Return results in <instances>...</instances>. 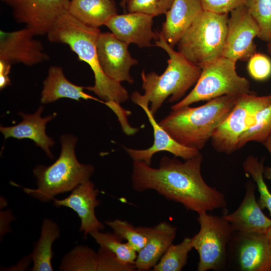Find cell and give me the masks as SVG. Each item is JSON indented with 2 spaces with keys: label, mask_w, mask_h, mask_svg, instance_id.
<instances>
[{
  "label": "cell",
  "mask_w": 271,
  "mask_h": 271,
  "mask_svg": "<svg viewBox=\"0 0 271 271\" xmlns=\"http://www.w3.org/2000/svg\"><path fill=\"white\" fill-rule=\"evenodd\" d=\"M245 6L259 27L258 38L271 41V0H248Z\"/></svg>",
  "instance_id": "30"
},
{
  "label": "cell",
  "mask_w": 271,
  "mask_h": 271,
  "mask_svg": "<svg viewBox=\"0 0 271 271\" xmlns=\"http://www.w3.org/2000/svg\"><path fill=\"white\" fill-rule=\"evenodd\" d=\"M228 14L205 11L177 44L178 51L201 69L223 56Z\"/></svg>",
  "instance_id": "6"
},
{
  "label": "cell",
  "mask_w": 271,
  "mask_h": 271,
  "mask_svg": "<svg viewBox=\"0 0 271 271\" xmlns=\"http://www.w3.org/2000/svg\"><path fill=\"white\" fill-rule=\"evenodd\" d=\"M270 134L271 104L258 112L254 123L240 136L237 150L250 142L263 144Z\"/></svg>",
  "instance_id": "29"
},
{
  "label": "cell",
  "mask_w": 271,
  "mask_h": 271,
  "mask_svg": "<svg viewBox=\"0 0 271 271\" xmlns=\"http://www.w3.org/2000/svg\"><path fill=\"white\" fill-rule=\"evenodd\" d=\"M29 29L8 32L0 31V60L33 66L49 59L41 41Z\"/></svg>",
  "instance_id": "12"
},
{
  "label": "cell",
  "mask_w": 271,
  "mask_h": 271,
  "mask_svg": "<svg viewBox=\"0 0 271 271\" xmlns=\"http://www.w3.org/2000/svg\"><path fill=\"white\" fill-rule=\"evenodd\" d=\"M100 247L105 248L113 253L122 263L134 264L137 252L117 234L108 232L96 231L90 233Z\"/></svg>",
  "instance_id": "27"
},
{
  "label": "cell",
  "mask_w": 271,
  "mask_h": 271,
  "mask_svg": "<svg viewBox=\"0 0 271 271\" xmlns=\"http://www.w3.org/2000/svg\"><path fill=\"white\" fill-rule=\"evenodd\" d=\"M60 236V228L54 221L48 218L42 222L40 237L29 255L33 261L32 271H52V245Z\"/></svg>",
  "instance_id": "24"
},
{
  "label": "cell",
  "mask_w": 271,
  "mask_h": 271,
  "mask_svg": "<svg viewBox=\"0 0 271 271\" xmlns=\"http://www.w3.org/2000/svg\"><path fill=\"white\" fill-rule=\"evenodd\" d=\"M247 69L254 80H266L271 76V59L267 55L256 52L248 59Z\"/></svg>",
  "instance_id": "33"
},
{
  "label": "cell",
  "mask_w": 271,
  "mask_h": 271,
  "mask_svg": "<svg viewBox=\"0 0 271 271\" xmlns=\"http://www.w3.org/2000/svg\"><path fill=\"white\" fill-rule=\"evenodd\" d=\"M230 14L222 56L236 62L248 61L256 52L254 39L259 36V27L245 5Z\"/></svg>",
  "instance_id": "11"
},
{
  "label": "cell",
  "mask_w": 271,
  "mask_h": 271,
  "mask_svg": "<svg viewBox=\"0 0 271 271\" xmlns=\"http://www.w3.org/2000/svg\"><path fill=\"white\" fill-rule=\"evenodd\" d=\"M131 99L146 113L153 127L154 138L153 145L149 148L143 150L124 148L133 161H143L151 165L153 157L159 152H167L184 160L191 158L200 153V151L183 146L175 141L159 122H157L155 115L150 109L149 103L142 99L139 96L137 91H134L132 93Z\"/></svg>",
  "instance_id": "14"
},
{
  "label": "cell",
  "mask_w": 271,
  "mask_h": 271,
  "mask_svg": "<svg viewBox=\"0 0 271 271\" xmlns=\"http://www.w3.org/2000/svg\"><path fill=\"white\" fill-rule=\"evenodd\" d=\"M12 64L0 60V89L2 90L10 85L9 76Z\"/></svg>",
  "instance_id": "36"
},
{
  "label": "cell",
  "mask_w": 271,
  "mask_h": 271,
  "mask_svg": "<svg viewBox=\"0 0 271 271\" xmlns=\"http://www.w3.org/2000/svg\"><path fill=\"white\" fill-rule=\"evenodd\" d=\"M98 271H132L137 270L134 264L121 262L108 249L100 247L97 252Z\"/></svg>",
  "instance_id": "34"
},
{
  "label": "cell",
  "mask_w": 271,
  "mask_h": 271,
  "mask_svg": "<svg viewBox=\"0 0 271 271\" xmlns=\"http://www.w3.org/2000/svg\"><path fill=\"white\" fill-rule=\"evenodd\" d=\"M200 229L192 238V243L199 254L198 271L218 270L224 268L228 246L234 231L223 217L208 214H198Z\"/></svg>",
  "instance_id": "8"
},
{
  "label": "cell",
  "mask_w": 271,
  "mask_h": 271,
  "mask_svg": "<svg viewBox=\"0 0 271 271\" xmlns=\"http://www.w3.org/2000/svg\"><path fill=\"white\" fill-rule=\"evenodd\" d=\"M239 95H224L172 111L159 123L180 145L200 151L227 117Z\"/></svg>",
  "instance_id": "3"
},
{
  "label": "cell",
  "mask_w": 271,
  "mask_h": 271,
  "mask_svg": "<svg viewBox=\"0 0 271 271\" xmlns=\"http://www.w3.org/2000/svg\"><path fill=\"white\" fill-rule=\"evenodd\" d=\"M193 248L192 238L185 237L180 243L172 244L158 262L154 271H180L187 263L189 252Z\"/></svg>",
  "instance_id": "26"
},
{
  "label": "cell",
  "mask_w": 271,
  "mask_h": 271,
  "mask_svg": "<svg viewBox=\"0 0 271 271\" xmlns=\"http://www.w3.org/2000/svg\"><path fill=\"white\" fill-rule=\"evenodd\" d=\"M263 159L259 160L257 157L249 155L244 160L242 166L245 173L252 178L259 194L258 203L261 209H267L271 216V193L264 180Z\"/></svg>",
  "instance_id": "28"
},
{
  "label": "cell",
  "mask_w": 271,
  "mask_h": 271,
  "mask_svg": "<svg viewBox=\"0 0 271 271\" xmlns=\"http://www.w3.org/2000/svg\"><path fill=\"white\" fill-rule=\"evenodd\" d=\"M202 160L200 152L184 162L164 156L158 168L133 161L132 187L138 192L154 190L198 214L225 209L227 202L224 194L207 184L202 177Z\"/></svg>",
  "instance_id": "1"
},
{
  "label": "cell",
  "mask_w": 271,
  "mask_h": 271,
  "mask_svg": "<svg viewBox=\"0 0 271 271\" xmlns=\"http://www.w3.org/2000/svg\"><path fill=\"white\" fill-rule=\"evenodd\" d=\"M174 0H127L126 10L153 16H160L170 9Z\"/></svg>",
  "instance_id": "32"
},
{
  "label": "cell",
  "mask_w": 271,
  "mask_h": 271,
  "mask_svg": "<svg viewBox=\"0 0 271 271\" xmlns=\"http://www.w3.org/2000/svg\"><path fill=\"white\" fill-rule=\"evenodd\" d=\"M99 192L95 185L90 180H86L71 191L63 199H53L55 206H65L74 211L81 220L80 232L86 236L92 232L101 231L105 226L97 218L95 208L100 201L97 199Z\"/></svg>",
  "instance_id": "16"
},
{
  "label": "cell",
  "mask_w": 271,
  "mask_h": 271,
  "mask_svg": "<svg viewBox=\"0 0 271 271\" xmlns=\"http://www.w3.org/2000/svg\"><path fill=\"white\" fill-rule=\"evenodd\" d=\"M153 16L139 12H128L111 17L105 23L117 39L140 48L151 47L152 40H158V32L152 29Z\"/></svg>",
  "instance_id": "17"
},
{
  "label": "cell",
  "mask_w": 271,
  "mask_h": 271,
  "mask_svg": "<svg viewBox=\"0 0 271 271\" xmlns=\"http://www.w3.org/2000/svg\"><path fill=\"white\" fill-rule=\"evenodd\" d=\"M100 33L99 28L84 25L68 12L59 19L47 37L51 42L68 45L79 60L89 66L94 74V84L85 87V89L92 91L104 102L120 104L128 99L129 94L120 82L106 75L100 65L97 41Z\"/></svg>",
  "instance_id": "2"
},
{
  "label": "cell",
  "mask_w": 271,
  "mask_h": 271,
  "mask_svg": "<svg viewBox=\"0 0 271 271\" xmlns=\"http://www.w3.org/2000/svg\"><path fill=\"white\" fill-rule=\"evenodd\" d=\"M142 229L147 240L145 246L138 252L134 265L137 270L147 271L154 267L173 243L177 229L166 221L152 227H142Z\"/></svg>",
  "instance_id": "21"
},
{
  "label": "cell",
  "mask_w": 271,
  "mask_h": 271,
  "mask_svg": "<svg viewBox=\"0 0 271 271\" xmlns=\"http://www.w3.org/2000/svg\"><path fill=\"white\" fill-rule=\"evenodd\" d=\"M61 151L59 158L49 166L39 165L33 170L37 179L36 189L24 188L25 192L42 202L53 200L56 195L72 191L89 180L94 167L77 160L75 147L77 139L72 134L60 137Z\"/></svg>",
  "instance_id": "5"
},
{
  "label": "cell",
  "mask_w": 271,
  "mask_h": 271,
  "mask_svg": "<svg viewBox=\"0 0 271 271\" xmlns=\"http://www.w3.org/2000/svg\"><path fill=\"white\" fill-rule=\"evenodd\" d=\"M128 45L108 32L101 33L97 41L98 59L103 72L118 82L134 81L129 71L138 61L131 56Z\"/></svg>",
  "instance_id": "13"
},
{
  "label": "cell",
  "mask_w": 271,
  "mask_h": 271,
  "mask_svg": "<svg viewBox=\"0 0 271 271\" xmlns=\"http://www.w3.org/2000/svg\"><path fill=\"white\" fill-rule=\"evenodd\" d=\"M13 218L12 214L10 210L1 212V236L9 230V223Z\"/></svg>",
  "instance_id": "37"
},
{
  "label": "cell",
  "mask_w": 271,
  "mask_h": 271,
  "mask_svg": "<svg viewBox=\"0 0 271 271\" xmlns=\"http://www.w3.org/2000/svg\"><path fill=\"white\" fill-rule=\"evenodd\" d=\"M159 39L155 46L165 50L168 54V65L160 75L152 71L146 73L143 70L141 74L142 88L144 94L138 92L140 97L151 103L149 107L155 115L166 99L168 102L180 100L187 91L198 80L202 69L192 63L178 51L174 50L158 32Z\"/></svg>",
  "instance_id": "4"
},
{
  "label": "cell",
  "mask_w": 271,
  "mask_h": 271,
  "mask_svg": "<svg viewBox=\"0 0 271 271\" xmlns=\"http://www.w3.org/2000/svg\"><path fill=\"white\" fill-rule=\"evenodd\" d=\"M271 104V93L258 96L253 92L238 96L233 108L211 138L217 152L231 154L237 150L242 133L255 122L258 112Z\"/></svg>",
  "instance_id": "9"
},
{
  "label": "cell",
  "mask_w": 271,
  "mask_h": 271,
  "mask_svg": "<svg viewBox=\"0 0 271 271\" xmlns=\"http://www.w3.org/2000/svg\"><path fill=\"white\" fill-rule=\"evenodd\" d=\"M256 187L255 183L248 181L239 207L233 212L222 215L235 232L265 233L271 226V219L263 213L256 200Z\"/></svg>",
  "instance_id": "18"
},
{
  "label": "cell",
  "mask_w": 271,
  "mask_h": 271,
  "mask_svg": "<svg viewBox=\"0 0 271 271\" xmlns=\"http://www.w3.org/2000/svg\"><path fill=\"white\" fill-rule=\"evenodd\" d=\"M10 6L15 20L36 36L48 35L68 12L71 0H1Z\"/></svg>",
  "instance_id": "10"
},
{
  "label": "cell",
  "mask_w": 271,
  "mask_h": 271,
  "mask_svg": "<svg viewBox=\"0 0 271 271\" xmlns=\"http://www.w3.org/2000/svg\"><path fill=\"white\" fill-rule=\"evenodd\" d=\"M59 270L61 271H98L97 252L88 246L78 245L63 257Z\"/></svg>",
  "instance_id": "25"
},
{
  "label": "cell",
  "mask_w": 271,
  "mask_h": 271,
  "mask_svg": "<svg viewBox=\"0 0 271 271\" xmlns=\"http://www.w3.org/2000/svg\"><path fill=\"white\" fill-rule=\"evenodd\" d=\"M68 13L81 23L99 28L117 14L113 0H71Z\"/></svg>",
  "instance_id": "23"
},
{
  "label": "cell",
  "mask_w": 271,
  "mask_h": 271,
  "mask_svg": "<svg viewBox=\"0 0 271 271\" xmlns=\"http://www.w3.org/2000/svg\"><path fill=\"white\" fill-rule=\"evenodd\" d=\"M127 0H121L120 6L123 8L124 11L126 10V5Z\"/></svg>",
  "instance_id": "40"
},
{
  "label": "cell",
  "mask_w": 271,
  "mask_h": 271,
  "mask_svg": "<svg viewBox=\"0 0 271 271\" xmlns=\"http://www.w3.org/2000/svg\"><path fill=\"white\" fill-rule=\"evenodd\" d=\"M236 260L242 271H271V244L265 233L235 232Z\"/></svg>",
  "instance_id": "15"
},
{
  "label": "cell",
  "mask_w": 271,
  "mask_h": 271,
  "mask_svg": "<svg viewBox=\"0 0 271 271\" xmlns=\"http://www.w3.org/2000/svg\"><path fill=\"white\" fill-rule=\"evenodd\" d=\"M265 235L267 237L271 244V226L267 229L265 232Z\"/></svg>",
  "instance_id": "39"
},
{
  "label": "cell",
  "mask_w": 271,
  "mask_h": 271,
  "mask_svg": "<svg viewBox=\"0 0 271 271\" xmlns=\"http://www.w3.org/2000/svg\"><path fill=\"white\" fill-rule=\"evenodd\" d=\"M105 223L112 229L113 232L122 239H125L137 252L145 246L147 238L142 227H135L127 221L120 219L105 221Z\"/></svg>",
  "instance_id": "31"
},
{
  "label": "cell",
  "mask_w": 271,
  "mask_h": 271,
  "mask_svg": "<svg viewBox=\"0 0 271 271\" xmlns=\"http://www.w3.org/2000/svg\"><path fill=\"white\" fill-rule=\"evenodd\" d=\"M236 63L222 56L202 68L194 88L183 99L172 105L171 110L224 95L252 93L249 81L237 73Z\"/></svg>",
  "instance_id": "7"
},
{
  "label": "cell",
  "mask_w": 271,
  "mask_h": 271,
  "mask_svg": "<svg viewBox=\"0 0 271 271\" xmlns=\"http://www.w3.org/2000/svg\"><path fill=\"white\" fill-rule=\"evenodd\" d=\"M267 50L268 53L271 56V41L267 43Z\"/></svg>",
  "instance_id": "41"
},
{
  "label": "cell",
  "mask_w": 271,
  "mask_h": 271,
  "mask_svg": "<svg viewBox=\"0 0 271 271\" xmlns=\"http://www.w3.org/2000/svg\"><path fill=\"white\" fill-rule=\"evenodd\" d=\"M204 11L200 0H174L160 34L173 48Z\"/></svg>",
  "instance_id": "20"
},
{
  "label": "cell",
  "mask_w": 271,
  "mask_h": 271,
  "mask_svg": "<svg viewBox=\"0 0 271 271\" xmlns=\"http://www.w3.org/2000/svg\"><path fill=\"white\" fill-rule=\"evenodd\" d=\"M85 87L75 85L65 76L61 67L52 66L48 70L46 78L43 81L41 102L48 104L60 98H67L77 101L81 99H92L104 103V101L85 93Z\"/></svg>",
  "instance_id": "22"
},
{
  "label": "cell",
  "mask_w": 271,
  "mask_h": 271,
  "mask_svg": "<svg viewBox=\"0 0 271 271\" xmlns=\"http://www.w3.org/2000/svg\"><path fill=\"white\" fill-rule=\"evenodd\" d=\"M248 0H200L203 10L218 14H228L245 6Z\"/></svg>",
  "instance_id": "35"
},
{
  "label": "cell",
  "mask_w": 271,
  "mask_h": 271,
  "mask_svg": "<svg viewBox=\"0 0 271 271\" xmlns=\"http://www.w3.org/2000/svg\"><path fill=\"white\" fill-rule=\"evenodd\" d=\"M43 109L44 107L40 106L33 114H28L19 112L18 113L22 117V121L14 126H1L0 131L5 139L14 138L18 140L28 139L33 141L36 146L44 151L49 158L53 159V156L50 148L54 146L55 143L47 135L45 129L47 123L54 118L57 115L54 113L42 117L41 115Z\"/></svg>",
  "instance_id": "19"
},
{
  "label": "cell",
  "mask_w": 271,
  "mask_h": 271,
  "mask_svg": "<svg viewBox=\"0 0 271 271\" xmlns=\"http://www.w3.org/2000/svg\"><path fill=\"white\" fill-rule=\"evenodd\" d=\"M271 156V134L262 144ZM264 178L271 180V166L264 167L263 170Z\"/></svg>",
  "instance_id": "38"
}]
</instances>
